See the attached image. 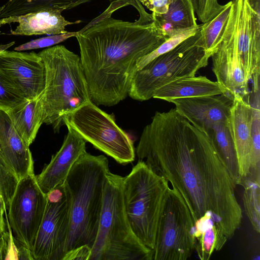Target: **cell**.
Segmentation results:
<instances>
[{"label":"cell","instance_id":"cell-9","mask_svg":"<svg viewBox=\"0 0 260 260\" xmlns=\"http://www.w3.org/2000/svg\"><path fill=\"white\" fill-rule=\"evenodd\" d=\"M194 225L180 194L169 187L159 217L152 260H186L194 251Z\"/></svg>","mask_w":260,"mask_h":260},{"label":"cell","instance_id":"cell-23","mask_svg":"<svg viewBox=\"0 0 260 260\" xmlns=\"http://www.w3.org/2000/svg\"><path fill=\"white\" fill-rule=\"evenodd\" d=\"M91 0H9L0 7V19L48 9L62 12Z\"/></svg>","mask_w":260,"mask_h":260},{"label":"cell","instance_id":"cell-12","mask_svg":"<svg viewBox=\"0 0 260 260\" xmlns=\"http://www.w3.org/2000/svg\"><path fill=\"white\" fill-rule=\"evenodd\" d=\"M210 57L216 81L226 93L233 96L236 93L244 98L249 96V81L245 77L238 53L231 9L225 27Z\"/></svg>","mask_w":260,"mask_h":260},{"label":"cell","instance_id":"cell-10","mask_svg":"<svg viewBox=\"0 0 260 260\" xmlns=\"http://www.w3.org/2000/svg\"><path fill=\"white\" fill-rule=\"evenodd\" d=\"M46 194V208L31 253L34 260H62L70 227V194L64 182Z\"/></svg>","mask_w":260,"mask_h":260},{"label":"cell","instance_id":"cell-4","mask_svg":"<svg viewBox=\"0 0 260 260\" xmlns=\"http://www.w3.org/2000/svg\"><path fill=\"white\" fill-rule=\"evenodd\" d=\"M38 54L45 69L43 121L56 132L67 114L90 101L88 86L80 56L64 46L55 45Z\"/></svg>","mask_w":260,"mask_h":260},{"label":"cell","instance_id":"cell-3","mask_svg":"<svg viewBox=\"0 0 260 260\" xmlns=\"http://www.w3.org/2000/svg\"><path fill=\"white\" fill-rule=\"evenodd\" d=\"M109 161L103 155L84 152L71 169L64 182L71 197L70 227L64 254L87 245L92 248L98 233Z\"/></svg>","mask_w":260,"mask_h":260},{"label":"cell","instance_id":"cell-38","mask_svg":"<svg viewBox=\"0 0 260 260\" xmlns=\"http://www.w3.org/2000/svg\"><path fill=\"white\" fill-rule=\"evenodd\" d=\"M4 212L0 209V230L6 231V223L4 218Z\"/></svg>","mask_w":260,"mask_h":260},{"label":"cell","instance_id":"cell-30","mask_svg":"<svg viewBox=\"0 0 260 260\" xmlns=\"http://www.w3.org/2000/svg\"><path fill=\"white\" fill-rule=\"evenodd\" d=\"M26 100L0 74V110L8 112Z\"/></svg>","mask_w":260,"mask_h":260},{"label":"cell","instance_id":"cell-19","mask_svg":"<svg viewBox=\"0 0 260 260\" xmlns=\"http://www.w3.org/2000/svg\"><path fill=\"white\" fill-rule=\"evenodd\" d=\"M62 11L55 9H48L23 15L9 17L0 19V26L17 22L14 29H11L13 35L32 36L54 35L67 33L68 25L82 22H70L61 15Z\"/></svg>","mask_w":260,"mask_h":260},{"label":"cell","instance_id":"cell-31","mask_svg":"<svg viewBox=\"0 0 260 260\" xmlns=\"http://www.w3.org/2000/svg\"><path fill=\"white\" fill-rule=\"evenodd\" d=\"M8 232L6 231V259L34 260L31 251L13 235L8 222Z\"/></svg>","mask_w":260,"mask_h":260},{"label":"cell","instance_id":"cell-15","mask_svg":"<svg viewBox=\"0 0 260 260\" xmlns=\"http://www.w3.org/2000/svg\"><path fill=\"white\" fill-rule=\"evenodd\" d=\"M233 101V96L225 93L177 99L171 103L181 115L205 133L214 124L227 122Z\"/></svg>","mask_w":260,"mask_h":260},{"label":"cell","instance_id":"cell-16","mask_svg":"<svg viewBox=\"0 0 260 260\" xmlns=\"http://www.w3.org/2000/svg\"><path fill=\"white\" fill-rule=\"evenodd\" d=\"M253 118L249 102L239 94H234L226 124L236 151L242 183L250 173Z\"/></svg>","mask_w":260,"mask_h":260},{"label":"cell","instance_id":"cell-21","mask_svg":"<svg viewBox=\"0 0 260 260\" xmlns=\"http://www.w3.org/2000/svg\"><path fill=\"white\" fill-rule=\"evenodd\" d=\"M41 97L27 100L6 112L18 133L29 146L43 123Z\"/></svg>","mask_w":260,"mask_h":260},{"label":"cell","instance_id":"cell-2","mask_svg":"<svg viewBox=\"0 0 260 260\" xmlns=\"http://www.w3.org/2000/svg\"><path fill=\"white\" fill-rule=\"evenodd\" d=\"M76 36L90 101L112 106L128 94L138 60L168 39L153 21L142 24L106 17L89 23Z\"/></svg>","mask_w":260,"mask_h":260},{"label":"cell","instance_id":"cell-20","mask_svg":"<svg viewBox=\"0 0 260 260\" xmlns=\"http://www.w3.org/2000/svg\"><path fill=\"white\" fill-rule=\"evenodd\" d=\"M227 93L217 81L206 76L186 77L174 81L157 89L153 98L171 102L173 100Z\"/></svg>","mask_w":260,"mask_h":260},{"label":"cell","instance_id":"cell-22","mask_svg":"<svg viewBox=\"0 0 260 260\" xmlns=\"http://www.w3.org/2000/svg\"><path fill=\"white\" fill-rule=\"evenodd\" d=\"M205 134L210 139L236 186L241 185L236 153L226 123L214 124Z\"/></svg>","mask_w":260,"mask_h":260},{"label":"cell","instance_id":"cell-26","mask_svg":"<svg viewBox=\"0 0 260 260\" xmlns=\"http://www.w3.org/2000/svg\"><path fill=\"white\" fill-rule=\"evenodd\" d=\"M232 3V1L228 2L217 15L202 24L201 33L203 47L211 56L228 22Z\"/></svg>","mask_w":260,"mask_h":260},{"label":"cell","instance_id":"cell-25","mask_svg":"<svg viewBox=\"0 0 260 260\" xmlns=\"http://www.w3.org/2000/svg\"><path fill=\"white\" fill-rule=\"evenodd\" d=\"M244 188L243 202L245 212L253 229L260 232V178L248 176L242 183Z\"/></svg>","mask_w":260,"mask_h":260},{"label":"cell","instance_id":"cell-24","mask_svg":"<svg viewBox=\"0 0 260 260\" xmlns=\"http://www.w3.org/2000/svg\"><path fill=\"white\" fill-rule=\"evenodd\" d=\"M159 16L176 29L197 27L195 11L191 0H171L168 11Z\"/></svg>","mask_w":260,"mask_h":260},{"label":"cell","instance_id":"cell-36","mask_svg":"<svg viewBox=\"0 0 260 260\" xmlns=\"http://www.w3.org/2000/svg\"><path fill=\"white\" fill-rule=\"evenodd\" d=\"M110 4H118L122 7L127 5L134 6L138 11L140 17L139 19L143 22L150 21L152 19V14L145 11L144 7L139 0H109Z\"/></svg>","mask_w":260,"mask_h":260},{"label":"cell","instance_id":"cell-11","mask_svg":"<svg viewBox=\"0 0 260 260\" xmlns=\"http://www.w3.org/2000/svg\"><path fill=\"white\" fill-rule=\"evenodd\" d=\"M46 194L40 188L34 173L19 180L11 201L8 220L14 237L31 251L43 217Z\"/></svg>","mask_w":260,"mask_h":260},{"label":"cell","instance_id":"cell-28","mask_svg":"<svg viewBox=\"0 0 260 260\" xmlns=\"http://www.w3.org/2000/svg\"><path fill=\"white\" fill-rule=\"evenodd\" d=\"M202 24L197 27L187 28L168 38L155 50L138 60L136 66V71L140 70L157 56L175 48L184 40L194 35L202 28Z\"/></svg>","mask_w":260,"mask_h":260},{"label":"cell","instance_id":"cell-39","mask_svg":"<svg viewBox=\"0 0 260 260\" xmlns=\"http://www.w3.org/2000/svg\"><path fill=\"white\" fill-rule=\"evenodd\" d=\"M15 44V42H11L6 44L0 45V53L3 51L7 50L9 48Z\"/></svg>","mask_w":260,"mask_h":260},{"label":"cell","instance_id":"cell-35","mask_svg":"<svg viewBox=\"0 0 260 260\" xmlns=\"http://www.w3.org/2000/svg\"><path fill=\"white\" fill-rule=\"evenodd\" d=\"M91 248L87 245H81L65 253L62 260H89Z\"/></svg>","mask_w":260,"mask_h":260},{"label":"cell","instance_id":"cell-33","mask_svg":"<svg viewBox=\"0 0 260 260\" xmlns=\"http://www.w3.org/2000/svg\"><path fill=\"white\" fill-rule=\"evenodd\" d=\"M199 20L205 23L217 15L224 5L219 4L217 0H191Z\"/></svg>","mask_w":260,"mask_h":260},{"label":"cell","instance_id":"cell-14","mask_svg":"<svg viewBox=\"0 0 260 260\" xmlns=\"http://www.w3.org/2000/svg\"><path fill=\"white\" fill-rule=\"evenodd\" d=\"M238 53L247 80L259 77L260 13L247 0H232Z\"/></svg>","mask_w":260,"mask_h":260},{"label":"cell","instance_id":"cell-17","mask_svg":"<svg viewBox=\"0 0 260 260\" xmlns=\"http://www.w3.org/2000/svg\"><path fill=\"white\" fill-rule=\"evenodd\" d=\"M67 128L68 134L60 149L36 176L37 183L45 194L64 182L75 162L86 151V141L73 129Z\"/></svg>","mask_w":260,"mask_h":260},{"label":"cell","instance_id":"cell-34","mask_svg":"<svg viewBox=\"0 0 260 260\" xmlns=\"http://www.w3.org/2000/svg\"><path fill=\"white\" fill-rule=\"evenodd\" d=\"M141 4L152 12L153 16L162 15L168 10L171 0H139Z\"/></svg>","mask_w":260,"mask_h":260},{"label":"cell","instance_id":"cell-32","mask_svg":"<svg viewBox=\"0 0 260 260\" xmlns=\"http://www.w3.org/2000/svg\"><path fill=\"white\" fill-rule=\"evenodd\" d=\"M77 34V31L67 32L39 38L16 47L14 50L21 51L50 47L63 42L70 38L76 37Z\"/></svg>","mask_w":260,"mask_h":260},{"label":"cell","instance_id":"cell-37","mask_svg":"<svg viewBox=\"0 0 260 260\" xmlns=\"http://www.w3.org/2000/svg\"><path fill=\"white\" fill-rule=\"evenodd\" d=\"M5 232L0 230V260L6 259V239Z\"/></svg>","mask_w":260,"mask_h":260},{"label":"cell","instance_id":"cell-13","mask_svg":"<svg viewBox=\"0 0 260 260\" xmlns=\"http://www.w3.org/2000/svg\"><path fill=\"white\" fill-rule=\"evenodd\" d=\"M0 74L26 100L40 97L45 69L38 53L5 50L0 53Z\"/></svg>","mask_w":260,"mask_h":260},{"label":"cell","instance_id":"cell-5","mask_svg":"<svg viewBox=\"0 0 260 260\" xmlns=\"http://www.w3.org/2000/svg\"><path fill=\"white\" fill-rule=\"evenodd\" d=\"M123 177L107 174L100 221L89 260H152L153 250L134 234L124 209Z\"/></svg>","mask_w":260,"mask_h":260},{"label":"cell","instance_id":"cell-6","mask_svg":"<svg viewBox=\"0 0 260 260\" xmlns=\"http://www.w3.org/2000/svg\"><path fill=\"white\" fill-rule=\"evenodd\" d=\"M169 187V183L165 178L140 161L123 177V200L129 224L142 243L152 250Z\"/></svg>","mask_w":260,"mask_h":260},{"label":"cell","instance_id":"cell-18","mask_svg":"<svg viewBox=\"0 0 260 260\" xmlns=\"http://www.w3.org/2000/svg\"><path fill=\"white\" fill-rule=\"evenodd\" d=\"M0 161L19 180L34 173L29 146L18 133L8 113L0 110Z\"/></svg>","mask_w":260,"mask_h":260},{"label":"cell","instance_id":"cell-27","mask_svg":"<svg viewBox=\"0 0 260 260\" xmlns=\"http://www.w3.org/2000/svg\"><path fill=\"white\" fill-rule=\"evenodd\" d=\"M253 118L252 125V145L250 157V169L248 176L260 178V110L259 90H252ZM248 177V176H247Z\"/></svg>","mask_w":260,"mask_h":260},{"label":"cell","instance_id":"cell-7","mask_svg":"<svg viewBox=\"0 0 260 260\" xmlns=\"http://www.w3.org/2000/svg\"><path fill=\"white\" fill-rule=\"evenodd\" d=\"M201 29L136 71L128 95L137 101L148 100L159 88L176 80L194 76L206 67L211 54L203 47Z\"/></svg>","mask_w":260,"mask_h":260},{"label":"cell","instance_id":"cell-1","mask_svg":"<svg viewBox=\"0 0 260 260\" xmlns=\"http://www.w3.org/2000/svg\"><path fill=\"white\" fill-rule=\"evenodd\" d=\"M138 161L165 178L187 205L194 229L214 224L223 244L239 228L236 185L210 139L175 108L156 112L135 150Z\"/></svg>","mask_w":260,"mask_h":260},{"label":"cell","instance_id":"cell-8","mask_svg":"<svg viewBox=\"0 0 260 260\" xmlns=\"http://www.w3.org/2000/svg\"><path fill=\"white\" fill-rule=\"evenodd\" d=\"M63 122L118 163L125 165L134 161L136 152L132 139L117 125L113 116L91 101L67 114Z\"/></svg>","mask_w":260,"mask_h":260},{"label":"cell","instance_id":"cell-29","mask_svg":"<svg viewBox=\"0 0 260 260\" xmlns=\"http://www.w3.org/2000/svg\"><path fill=\"white\" fill-rule=\"evenodd\" d=\"M19 179L0 161V209L7 214Z\"/></svg>","mask_w":260,"mask_h":260}]
</instances>
